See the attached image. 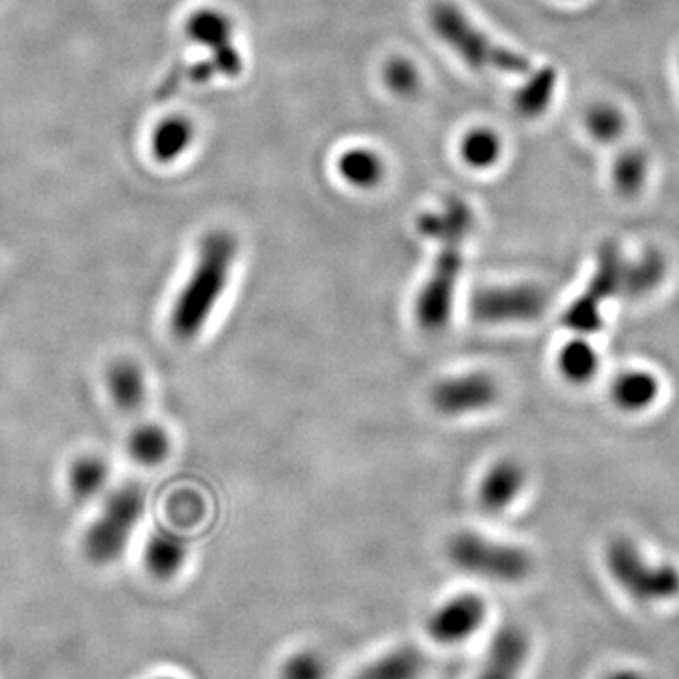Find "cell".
<instances>
[{
	"instance_id": "6da1fadb",
	"label": "cell",
	"mask_w": 679,
	"mask_h": 679,
	"mask_svg": "<svg viewBox=\"0 0 679 679\" xmlns=\"http://www.w3.org/2000/svg\"><path fill=\"white\" fill-rule=\"evenodd\" d=\"M472 210L459 197H449L440 210L419 216V234L440 243L429 278L419 289L413 304V316L423 331L440 332L451 319L457 286L465 264L462 248L472 231Z\"/></svg>"
},
{
	"instance_id": "7a4b0ae2",
	"label": "cell",
	"mask_w": 679,
	"mask_h": 679,
	"mask_svg": "<svg viewBox=\"0 0 679 679\" xmlns=\"http://www.w3.org/2000/svg\"><path fill=\"white\" fill-rule=\"evenodd\" d=\"M238 256L231 232H208L199 243L191 274L170 308V332L181 342H191L204 331L231 280Z\"/></svg>"
},
{
	"instance_id": "3957f363",
	"label": "cell",
	"mask_w": 679,
	"mask_h": 679,
	"mask_svg": "<svg viewBox=\"0 0 679 679\" xmlns=\"http://www.w3.org/2000/svg\"><path fill=\"white\" fill-rule=\"evenodd\" d=\"M143 510L146 495L137 483H126L110 492L81 540L86 559L94 567L119 561L129 548Z\"/></svg>"
},
{
	"instance_id": "277c9868",
	"label": "cell",
	"mask_w": 679,
	"mask_h": 679,
	"mask_svg": "<svg viewBox=\"0 0 679 679\" xmlns=\"http://www.w3.org/2000/svg\"><path fill=\"white\" fill-rule=\"evenodd\" d=\"M430 26L472 69L499 70L506 74L530 72L527 57L492 42L486 32L480 31L459 8L449 2H437L430 8Z\"/></svg>"
},
{
	"instance_id": "5b68a950",
	"label": "cell",
	"mask_w": 679,
	"mask_h": 679,
	"mask_svg": "<svg viewBox=\"0 0 679 679\" xmlns=\"http://www.w3.org/2000/svg\"><path fill=\"white\" fill-rule=\"evenodd\" d=\"M446 553L453 567L481 580L521 583L532 572V557L527 549L472 530H461L449 538Z\"/></svg>"
},
{
	"instance_id": "8992f818",
	"label": "cell",
	"mask_w": 679,
	"mask_h": 679,
	"mask_svg": "<svg viewBox=\"0 0 679 679\" xmlns=\"http://www.w3.org/2000/svg\"><path fill=\"white\" fill-rule=\"evenodd\" d=\"M605 561L617 586L638 602H667L679 595V568L648 561L629 538L611 540Z\"/></svg>"
},
{
	"instance_id": "52a82bcc",
	"label": "cell",
	"mask_w": 679,
	"mask_h": 679,
	"mask_svg": "<svg viewBox=\"0 0 679 679\" xmlns=\"http://www.w3.org/2000/svg\"><path fill=\"white\" fill-rule=\"evenodd\" d=\"M548 302L542 287L529 283L481 287L470 299V313L478 323H529L548 310Z\"/></svg>"
},
{
	"instance_id": "ba28073f",
	"label": "cell",
	"mask_w": 679,
	"mask_h": 679,
	"mask_svg": "<svg viewBox=\"0 0 679 679\" xmlns=\"http://www.w3.org/2000/svg\"><path fill=\"white\" fill-rule=\"evenodd\" d=\"M499 399V381L483 370L449 376L430 389V405L448 418L489 410Z\"/></svg>"
},
{
	"instance_id": "9c48e42d",
	"label": "cell",
	"mask_w": 679,
	"mask_h": 679,
	"mask_svg": "<svg viewBox=\"0 0 679 679\" xmlns=\"http://www.w3.org/2000/svg\"><path fill=\"white\" fill-rule=\"evenodd\" d=\"M487 602L476 592H461L438 606L427 619V630L435 642L457 646L467 642L486 625Z\"/></svg>"
},
{
	"instance_id": "30bf717a",
	"label": "cell",
	"mask_w": 679,
	"mask_h": 679,
	"mask_svg": "<svg viewBox=\"0 0 679 679\" xmlns=\"http://www.w3.org/2000/svg\"><path fill=\"white\" fill-rule=\"evenodd\" d=\"M188 37L212 51L208 59L216 74L237 78L242 72V57L232 44L231 19L213 8H202L188 19Z\"/></svg>"
},
{
	"instance_id": "8fae6325",
	"label": "cell",
	"mask_w": 679,
	"mask_h": 679,
	"mask_svg": "<svg viewBox=\"0 0 679 679\" xmlns=\"http://www.w3.org/2000/svg\"><path fill=\"white\" fill-rule=\"evenodd\" d=\"M529 657V632L519 625H505L492 635L476 679H521Z\"/></svg>"
},
{
	"instance_id": "7c38bea8",
	"label": "cell",
	"mask_w": 679,
	"mask_h": 679,
	"mask_svg": "<svg viewBox=\"0 0 679 679\" xmlns=\"http://www.w3.org/2000/svg\"><path fill=\"white\" fill-rule=\"evenodd\" d=\"M527 487V470L516 459H500L487 468L478 486V505L487 513L508 510Z\"/></svg>"
},
{
	"instance_id": "4fadbf2b",
	"label": "cell",
	"mask_w": 679,
	"mask_h": 679,
	"mask_svg": "<svg viewBox=\"0 0 679 679\" xmlns=\"http://www.w3.org/2000/svg\"><path fill=\"white\" fill-rule=\"evenodd\" d=\"M108 395L123 416H138L148 400V383L143 368L132 359H116L104 375Z\"/></svg>"
},
{
	"instance_id": "5bb4252c",
	"label": "cell",
	"mask_w": 679,
	"mask_h": 679,
	"mask_svg": "<svg viewBox=\"0 0 679 679\" xmlns=\"http://www.w3.org/2000/svg\"><path fill=\"white\" fill-rule=\"evenodd\" d=\"M188 559V542L172 529H157L143 546V567L157 581L174 580Z\"/></svg>"
},
{
	"instance_id": "9a60e30c",
	"label": "cell",
	"mask_w": 679,
	"mask_h": 679,
	"mask_svg": "<svg viewBox=\"0 0 679 679\" xmlns=\"http://www.w3.org/2000/svg\"><path fill=\"white\" fill-rule=\"evenodd\" d=\"M610 397L619 410L640 413L649 410L661 397V381L642 368L625 370L611 381Z\"/></svg>"
},
{
	"instance_id": "2e32d148",
	"label": "cell",
	"mask_w": 679,
	"mask_h": 679,
	"mask_svg": "<svg viewBox=\"0 0 679 679\" xmlns=\"http://www.w3.org/2000/svg\"><path fill=\"white\" fill-rule=\"evenodd\" d=\"M429 659L413 643L389 649L362 668L357 679H423Z\"/></svg>"
},
{
	"instance_id": "e0dca14e",
	"label": "cell",
	"mask_w": 679,
	"mask_h": 679,
	"mask_svg": "<svg viewBox=\"0 0 679 679\" xmlns=\"http://www.w3.org/2000/svg\"><path fill=\"white\" fill-rule=\"evenodd\" d=\"M108 481H110V465L104 457L86 453L70 462L67 486L70 497L76 502L86 505L99 499L100 495L107 491Z\"/></svg>"
},
{
	"instance_id": "ac0fdd59",
	"label": "cell",
	"mask_w": 679,
	"mask_h": 679,
	"mask_svg": "<svg viewBox=\"0 0 679 679\" xmlns=\"http://www.w3.org/2000/svg\"><path fill=\"white\" fill-rule=\"evenodd\" d=\"M127 449L137 465L153 468L167 461L170 449H172V440L162 425L146 421V423H138L131 430L129 440H127Z\"/></svg>"
},
{
	"instance_id": "d6986e66",
	"label": "cell",
	"mask_w": 679,
	"mask_h": 679,
	"mask_svg": "<svg viewBox=\"0 0 679 679\" xmlns=\"http://www.w3.org/2000/svg\"><path fill=\"white\" fill-rule=\"evenodd\" d=\"M600 359L597 349L586 338L578 337L568 340L557 356V368L562 378L573 386H583L599 372Z\"/></svg>"
},
{
	"instance_id": "ffe728a7",
	"label": "cell",
	"mask_w": 679,
	"mask_h": 679,
	"mask_svg": "<svg viewBox=\"0 0 679 679\" xmlns=\"http://www.w3.org/2000/svg\"><path fill=\"white\" fill-rule=\"evenodd\" d=\"M625 269H627V261L621 256L619 248L616 243H606L600 251L597 270L587 287V297L602 304V300L623 294Z\"/></svg>"
},
{
	"instance_id": "44dd1931",
	"label": "cell",
	"mask_w": 679,
	"mask_h": 679,
	"mask_svg": "<svg viewBox=\"0 0 679 679\" xmlns=\"http://www.w3.org/2000/svg\"><path fill=\"white\" fill-rule=\"evenodd\" d=\"M193 123L183 116H170L156 127L151 138V151L157 161L172 162L183 156L193 142Z\"/></svg>"
},
{
	"instance_id": "7402d4cb",
	"label": "cell",
	"mask_w": 679,
	"mask_h": 679,
	"mask_svg": "<svg viewBox=\"0 0 679 679\" xmlns=\"http://www.w3.org/2000/svg\"><path fill=\"white\" fill-rule=\"evenodd\" d=\"M338 172L349 186L370 189L380 183L386 167L375 151L367 150V148H353L338 159Z\"/></svg>"
},
{
	"instance_id": "603a6c76",
	"label": "cell",
	"mask_w": 679,
	"mask_h": 679,
	"mask_svg": "<svg viewBox=\"0 0 679 679\" xmlns=\"http://www.w3.org/2000/svg\"><path fill=\"white\" fill-rule=\"evenodd\" d=\"M667 276V261L659 251L649 250L638 261H627L623 297H643L661 286Z\"/></svg>"
},
{
	"instance_id": "cb8c5ba5",
	"label": "cell",
	"mask_w": 679,
	"mask_h": 679,
	"mask_svg": "<svg viewBox=\"0 0 679 679\" xmlns=\"http://www.w3.org/2000/svg\"><path fill=\"white\" fill-rule=\"evenodd\" d=\"M557 88V72L551 67H543L529 76L513 97V104L525 118H538L548 110Z\"/></svg>"
},
{
	"instance_id": "d4e9b609",
	"label": "cell",
	"mask_w": 679,
	"mask_h": 679,
	"mask_svg": "<svg viewBox=\"0 0 679 679\" xmlns=\"http://www.w3.org/2000/svg\"><path fill=\"white\" fill-rule=\"evenodd\" d=\"M648 178V157L640 150H627L617 157L611 169L613 188L621 197H636Z\"/></svg>"
},
{
	"instance_id": "484cf974",
	"label": "cell",
	"mask_w": 679,
	"mask_h": 679,
	"mask_svg": "<svg viewBox=\"0 0 679 679\" xmlns=\"http://www.w3.org/2000/svg\"><path fill=\"white\" fill-rule=\"evenodd\" d=\"M461 156L472 169H489L502 156V142L489 129H475L462 138Z\"/></svg>"
},
{
	"instance_id": "4316f807",
	"label": "cell",
	"mask_w": 679,
	"mask_h": 679,
	"mask_svg": "<svg viewBox=\"0 0 679 679\" xmlns=\"http://www.w3.org/2000/svg\"><path fill=\"white\" fill-rule=\"evenodd\" d=\"M331 665L318 649H299L281 662L280 679H329Z\"/></svg>"
},
{
	"instance_id": "83f0119b",
	"label": "cell",
	"mask_w": 679,
	"mask_h": 679,
	"mask_svg": "<svg viewBox=\"0 0 679 679\" xmlns=\"http://www.w3.org/2000/svg\"><path fill=\"white\" fill-rule=\"evenodd\" d=\"M625 116L613 104H595L586 113V127L595 140L602 143L616 142L623 134Z\"/></svg>"
},
{
	"instance_id": "f1b7e54d",
	"label": "cell",
	"mask_w": 679,
	"mask_h": 679,
	"mask_svg": "<svg viewBox=\"0 0 679 679\" xmlns=\"http://www.w3.org/2000/svg\"><path fill=\"white\" fill-rule=\"evenodd\" d=\"M600 302L587 297L586 293L580 294L573 300L572 304L568 306L562 316V321L567 324L570 331L587 337L592 332L599 331L602 327V312H600Z\"/></svg>"
},
{
	"instance_id": "f546056e",
	"label": "cell",
	"mask_w": 679,
	"mask_h": 679,
	"mask_svg": "<svg viewBox=\"0 0 679 679\" xmlns=\"http://www.w3.org/2000/svg\"><path fill=\"white\" fill-rule=\"evenodd\" d=\"M383 78H386L387 88L391 89L393 93L408 97V94H413L418 91V70L408 59H402V57H395V59H391L386 64Z\"/></svg>"
},
{
	"instance_id": "4dcf8cb0",
	"label": "cell",
	"mask_w": 679,
	"mask_h": 679,
	"mask_svg": "<svg viewBox=\"0 0 679 679\" xmlns=\"http://www.w3.org/2000/svg\"><path fill=\"white\" fill-rule=\"evenodd\" d=\"M606 679H640V678H638V676H636L635 672H627V670H623V672L611 673V676H608V678Z\"/></svg>"
},
{
	"instance_id": "1f68e13d",
	"label": "cell",
	"mask_w": 679,
	"mask_h": 679,
	"mask_svg": "<svg viewBox=\"0 0 679 679\" xmlns=\"http://www.w3.org/2000/svg\"><path fill=\"white\" fill-rule=\"evenodd\" d=\"M159 679H178V678H159Z\"/></svg>"
}]
</instances>
